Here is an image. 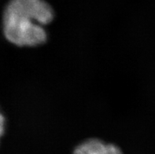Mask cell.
Masks as SVG:
<instances>
[{
	"label": "cell",
	"mask_w": 155,
	"mask_h": 154,
	"mask_svg": "<svg viewBox=\"0 0 155 154\" xmlns=\"http://www.w3.org/2000/svg\"><path fill=\"white\" fill-rule=\"evenodd\" d=\"M4 125H5V119L3 115L0 113V137L2 136L4 132Z\"/></svg>",
	"instance_id": "obj_3"
},
{
	"label": "cell",
	"mask_w": 155,
	"mask_h": 154,
	"mask_svg": "<svg viewBox=\"0 0 155 154\" xmlns=\"http://www.w3.org/2000/svg\"><path fill=\"white\" fill-rule=\"evenodd\" d=\"M54 17L53 9L44 0H10L2 17L4 35L18 47L42 46L48 38L46 27Z\"/></svg>",
	"instance_id": "obj_1"
},
{
	"label": "cell",
	"mask_w": 155,
	"mask_h": 154,
	"mask_svg": "<svg viewBox=\"0 0 155 154\" xmlns=\"http://www.w3.org/2000/svg\"><path fill=\"white\" fill-rule=\"evenodd\" d=\"M73 154H123V152L114 143L91 138L81 142L74 149Z\"/></svg>",
	"instance_id": "obj_2"
}]
</instances>
